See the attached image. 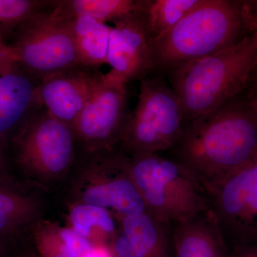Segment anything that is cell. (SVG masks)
I'll use <instances>...</instances> for the list:
<instances>
[{
  "label": "cell",
  "instance_id": "obj_1",
  "mask_svg": "<svg viewBox=\"0 0 257 257\" xmlns=\"http://www.w3.org/2000/svg\"><path fill=\"white\" fill-rule=\"evenodd\" d=\"M176 147L179 162L208 195L257 160L256 102L234 99L211 114L187 121Z\"/></svg>",
  "mask_w": 257,
  "mask_h": 257
},
{
  "label": "cell",
  "instance_id": "obj_2",
  "mask_svg": "<svg viewBox=\"0 0 257 257\" xmlns=\"http://www.w3.org/2000/svg\"><path fill=\"white\" fill-rule=\"evenodd\" d=\"M257 64V30L224 50L170 69V85L183 108L185 123L234 100Z\"/></svg>",
  "mask_w": 257,
  "mask_h": 257
},
{
  "label": "cell",
  "instance_id": "obj_3",
  "mask_svg": "<svg viewBox=\"0 0 257 257\" xmlns=\"http://www.w3.org/2000/svg\"><path fill=\"white\" fill-rule=\"evenodd\" d=\"M247 25L244 5L229 0L200 4L153 44L155 69L169 71L231 46Z\"/></svg>",
  "mask_w": 257,
  "mask_h": 257
},
{
  "label": "cell",
  "instance_id": "obj_4",
  "mask_svg": "<svg viewBox=\"0 0 257 257\" xmlns=\"http://www.w3.org/2000/svg\"><path fill=\"white\" fill-rule=\"evenodd\" d=\"M125 155L147 211L160 221L172 224L210 209L202 184L178 160L155 153Z\"/></svg>",
  "mask_w": 257,
  "mask_h": 257
},
{
  "label": "cell",
  "instance_id": "obj_5",
  "mask_svg": "<svg viewBox=\"0 0 257 257\" xmlns=\"http://www.w3.org/2000/svg\"><path fill=\"white\" fill-rule=\"evenodd\" d=\"M140 94L130 113L120 146L124 153H155L177 146L185 121L172 86L160 76L140 81Z\"/></svg>",
  "mask_w": 257,
  "mask_h": 257
},
{
  "label": "cell",
  "instance_id": "obj_6",
  "mask_svg": "<svg viewBox=\"0 0 257 257\" xmlns=\"http://www.w3.org/2000/svg\"><path fill=\"white\" fill-rule=\"evenodd\" d=\"M12 143L19 167L39 187L45 188L62 179L77 154L73 130L44 107L27 121Z\"/></svg>",
  "mask_w": 257,
  "mask_h": 257
},
{
  "label": "cell",
  "instance_id": "obj_7",
  "mask_svg": "<svg viewBox=\"0 0 257 257\" xmlns=\"http://www.w3.org/2000/svg\"><path fill=\"white\" fill-rule=\"evenodd\" d=\"M70 16L60 0L29 19L13 35L10 45L19 67L41 80L79 64L69 29Z\"/></svg>",
  "mask_w": 257,
  "mask_h": 257
},
{
  "label": "cell",
  "instance_id": "obj_8",
  "mask_svg": "<svg viewBox=\"0 0 257 257\" xmlns=\"http://www.w3.org/2000/svg\"><path fill=\"white\" fill-rule=\"evenodd\" d=\"M85 157L72 186L74 203L102 207L117 217L147 211L124 152L101 151Z\"/></svg>",
  "mask_w": 257,
  "mask_h": 257
},
{
  "label": "cell",
  "instance_id": "obj_9",
  "mask_svg": "<svg viewBox=\"0 0 257 257\" xmlns=\"http://www.w3.org/2000/svg\"><path fill=\"white\" fill-rule=\"evenodd\" d=\"M127 84L111 71L103 75L74 125L76 141L84 153L120 146L131 113Z\"/></svg>",
  "mask_w": 257,
  "mask_h": 257
},
{
  "label": "cell",
  "instance_id": "obj_10",
  "mask_svg": "<svg viewBox=\"0 0 257 257\" xmlns=\"http://www.w3.org/2000/svg\"><path fill=\"white\" fill-rule=\"evenodd\" d=\"M210 208L224 237L257 240V160L211 191Z\"/></svg>",
  "mask_w": 257,
  "mask_h": 257
},
{
  "label": "cell",
  "instance_id": "obj_11",
  "mask_svg": "<svg viewBox=\"0 0 257 257\" xmlns=\"http://www.w3.org/2000/svg\"><path fill=\"white\" fill-rule=\"evenodd\" d=\"M107 64L127 83L143 80L156 70L153 41L138 9L113 23Z\"/></svg>",
  "mask_w": 257,
  "mask_h": 257
},
{
  "label": "cell",
  "instance_id": "obj_12",
  "mask_svg": "<svg viewBox=\"0 0 257 257\" xmlns=\"http://www.w3.org/2000/svg\"><path fill=\"white\" fill-rule=\"evenodd\" d=\"M104 74L79 65L40 80L42 106L52 117L73 130L74 125Z\"/></svg>",
  "mask_w": 257,
  "mask_h": 257
},
{
  "label": "cell",
  "instance_id": "obj_13",
  "mask_svg": "<svg viewBox=\"0 0 257 257\" xmlns=\"http://www.w3.org/2000/svg\"><path fill=\"white\" fill-rule=\"evenodd\" d=\"M111 257H175L171 224L145 211L117 217Z\"/></svg>",
  "mask_w": 257,
  "mask_h": 257
},
{
  "label": "cell",
  "instance_id": "obj_14",
  "mask_svg": "<svg viewBox=\"0 0 257 257\" xmlns=\"http://www.w3.org/2000/svg\"><path fill=\"white\" fill-rule=\"evenodd\" d=\"M40 81L18 67L0 77V145L5 148L30 117L43 107Z\"/></svg>",
  "mask_w": 257,
  "mask_h": 257
},
{
  "label": "cell",
  "instance_id": "obj_15",
  "mask_svg": "<svg viewBox=\"0 0 257 257\" xmlns=\"http://www.w3.org/2000/svg\"><path fill=\"white\" fill-rule=\"evenodd\" d=\"M175 257H230L224 235L211 208L171 224Z\"/></svg>",
  "mask_w": 257,
  "mask_h": 257
},
{
  "label": "cell",
  "instance_id": "obj_16",
  "mask_svg": "<svg viewBox=\"0 0 257 257\" xmlns=\"http://www.w3.org/2000/svg\"><path fill=\"white\" fill-rule=\"evenodd\" d=\"M41 204L35 196L24 192L15 182H0V239L10 241L40 220Z\"/></svg>",
  "mask_w": 257,
  "mask_h": 257
},
{
  "label": "cell",
  "instance_id": "obj_17",
  "mask_svg": "<svg viewBox=\"0 0 257 257\" xmlns=\"http://www.w3.org/2000/svg\"><path fill=\"white\" fill-rule=\"evenodd\" d=\"M69 29L81 65L100 69L107 64L111 26L83 15L70 17Z\"/></svg>",
  "mask_w": 257,
  "mask_h": 257
},
{
  "label": "cell",
  "instance_id": "obj_18",
  "mask_svg": "<svg viewBox=\"0 0 257 257\" xmlns=\"http://www.w3.org/2000/svg\"><path fill=\"white\" fill-rule=\"evenodd\" d=\"M33 244L41 257H82L96 246L69 226L40 219L32 230Z\"/></svg>",
  "mask_w": 257,
  "mask_h": 257
},
{
  "label": "cell",
  "instance_id": "obj_19",
  "mask_svg": "<svg viewBox=\"0 0 257 257\" xmlns=\"http://www.w3.org/2000/svg\"><path fill=\"white\" fill-rule=\"evenodd\" d=\"M202 0H140L141 15L153 44L200 4Z\"/></svg>",
  "mask_w": 257,
  "mask_h": 257
},
{
  "label": "cell",
  "instance_id": "obj_20",
  "mask_svg": "<svg viewBox=\"0 0 257 257\" xmlns=\"http://www.w3.org/2000/svg\"><path fill=\"white\" fill-rule=\"evenodd\" d=\"M68 219L70 227L94 244V231L96 230L107 247L117 228V218L114 213L92 204L74 203L69 209Z\"/></svg>",
  "mask_w": 257,
  "mask_h": 257
},
{
  "label": "cell",
  "instance_id": "obj_21",
  "mask_svg": "<svg viewBox=\"0 0 257 257\" xmlns=\"http://www.w3.org/2000/svg\"><path fill=\"white\" fill-rule=\"evenodd\" d=\"M60 4L70 17L86 15L113 24L136 11L140 0H60Z\"/></svg>",
  "mask_w": 257,
  "mask_h": 257
},
{
  "label": "cell",
  "instance_id": "obj_22",
  "mask_svg": "<svg viewBox=\"0 0 257 257\" xmlns=\"http://www.w3.org/2000/svg\"><path fill=\"white\" fill-rule=\"evenodd\" d=\"M50 0H0V35L14 34L34 15L52 8Z\"/></svg>",
  "mask_w": 257,
  "mask_h": 257
},
{
  "label": "cell",
  "instance_id": "obj_23",
  "mask_svg": "<svg viewBox=\"0 0 257 257\" xmlns=\"http://www.w3.org/2000/svg\"><path fill=\"white\" fill-rule=\"evenodd\" d=\"M19 67L13 47L5 43L0 35V77L15 70Z\"/></svg>",
  "mask_w": 257,
  "mask_h": 257
},
{
  "label": "cell",
  "instance_id": "obj_24",
  "mask_svg": "<svg viewBox=\"0 0 257 257\" xmlns=\"http://www.w3.org/2000/svg\"><path fill=\"white\" fill-rule=\"evenodd\" d=\"M0 182H15L9 173L4 148L0 145Z\"/></svg>",
  "mask_w": 257,
  "mask_h": 257
},
{
  "label": "cell",
  "instance_id": "obj_25",
  "mask_svg": "<svg viewBox=\"0 0 257 257\" xmlns=\"http://www.w3.org/2000/svg\"><path fill=\"white\" fill-rule=\"evenodd\" d=\"M8 257H41L40 253H38L36 248L34 246L33 243L31 246L25 247L23 249L20 250L18 252L12 253L11 250H10L8 253Z\"/></svg>",
  "mask_w": 257,
  "mask_h": 257
},
{
  "label": "cell",
  "instance_id": "obj_26",
  "mask_svg": "<svg viewBox=\"0 0 257 257\" xmlns=\"http://www.w3.org/2000/svg\"><path fill=\"white\" fill-rule=\"evenodd\" d=\"M231 257H257V246H241Z\"/></svg>",
  "mask_w": 257,
  "mask_h": 257
},
{
  "label": "cell",
  "instance_id": "obj_27",
  "mask_svg": "<svg viewBox=\"0 0 257 257\" xmlns=\"http://www.w3.org/2000/svg\"><path fill=\"white\" fill-rule=\"evenodd\" d=\"M251 4L253 5V9H255L253 12L250 8L248 3L246 4V10H247L249 27L253 32L257 30V1L251 2Z\"/></svg>",
  "mask_w": 257,
  "mask_h": 257
},
{
  "label": "cell",
  "instance_id": "obj_28",
  "mask_svg": "<svg viewBox=\"0 0 257 257\" xmlns=\"http://www.w3.org/2000/svg\"><path fill=\"white\" fill-rule=\"evenodd\" d=\"M82 257H111L108 247L104 246H96L92 251Z\"/></svg>",
  "mask_w": 257,
  "mask_h": 257
},
{
  "label": "cell",
  "instance_id": "obj_29",
  "mask_svg": "<svg viewBox=\"0 0 257 257\" xmlns=\"http://www.w3.org/2000/svg\"><path fill=\"white\" fill-rule=\"evenodd\" d=\"M8 251V246L0 239V257H6Z\"/></svg>",
  "mask_w": 257,
  "mask_h": 257
},
{
  "label": "cell",
  "instance_id": "obj_30",
  "mask_svg": "<svg viewBox=\"0 0 257 257\" xmlns=\"http://www.w3.org/2000/svg\"><path fill=\"white\" fill-rule=\"evenodd\" d=\"M252 77H255L257 80V64L256 67H255L254 71H253Z\"/></svg>",
  "mask_w": 257,
  "mask_h": 257
},
{
  "label": "cell",
  "instance_id": "obj_31",
  "mask_svg": "<svg viewBox=\"0 0 257 257\" xmlns=\"http://www.w3.org/2000/svg\"><path fill=\"white\" fill-rule=\"evenodd\" d=\"M255 102H256V105H257V99H256V100L255 101Z\"/></svg>",
  "mask_w": 257,
  "mask_h": 257
}]
</instances>
